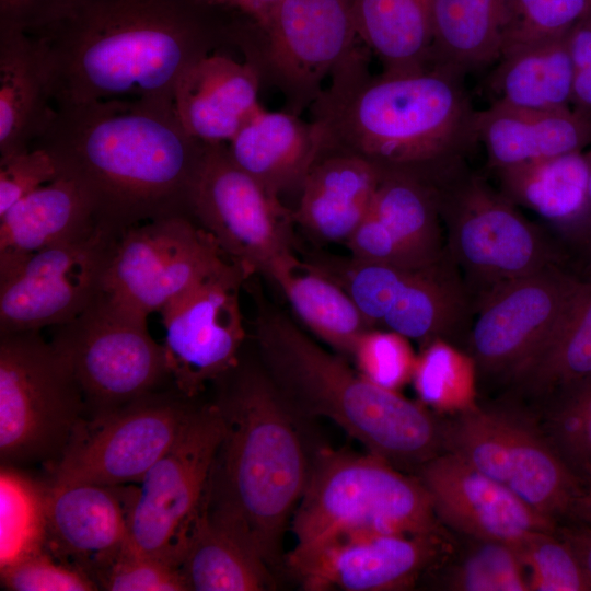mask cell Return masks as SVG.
Here are the masks:
<instances>
[{"mask_svg": "<svg viewBox=\"0 0 591 591\" xmlns=\"http://www.w3.org/2000/svg\"><path fill=\"white\" fill-rule=\"evenodd\" d=\"M235 19L202 0H74L32 35L46 48L56 107L108 99L174 103L195 62L234 48Z\"/></svg>", "mask_w": 591, "mask_h": 591, "instance_id": "6da1fadb", "label": "cell"}, {"mask_svg": "<svg viewBox=\"0 0 591 591\" xmlns=\"http://www.w3.org/2000/svg\"><path fill=\"white\" fill-rule=\"evenodd\" d=\"M34 147L85 190L99 224L120 235L148 221L189 216L207 143L188 134L172 102L108 99L57 106Z\"/></svg>", "mask_w": 591, "mask_h": 591, "instance_id": "7a4b0ae2", "label": "cell"}, {"mask_svg": "<svg viewBox=\"0 0 591 591\" xmlns=\"http://www.w3.org/2000/svg\"><path fill=\"white\" fill-rule=\"evenodd\" d=\"M359 42L309 107L323 150L360 157L382 174L414 177L433 188L466 166L479 143L462 79L445 69L374 76Z\"/></svg>", "mask_w": 591, "mask_h": 591, "instance_id": "3957f363", "label": "cell"}, {"mask_svg": "<svg viewBox=\"0 0 591 591\" xmlns=\"http://www.w3.org/2000/svg\"><path fill=\"white\" fill-rule=\"evenodd\" d=\"M215 404L223 436L209 480L208 514L273 569L311 470L294 413L270 380L250 371L239 372Z\"/></svg>", "mask_w": 591, "mask_h": 591, "instance_id": "277c9868", "label": "cell"}, {"mask_svg": "<svg viewBox=\"0 0 591 591\" xmlns=\"http://www.w3.org/2000/svg\"><path fill=\"white\" fill-rule=\"evenodd\" d=\"M257 339L269 380L293 413L329 418L397 468L415 472L444 452L442 416L372 383L285 315L262 313Z\"/></svg>", "mask_w": 591, "mask_h": 591, "instance_id": "5b68a950", "label": "cell"}, {"mask_svg": "<svg viewBox=\"0 0 591 591\" xmlns=\"http://www.w3.org/2000/svg\"><path fill=\"white\" fill-rule=\"evenodd\" d=\"M298 548L361 532L453 536L428 491L382 457L321 450L294 512Z\"/></svg>", "mask_w": 591, "mask_h": 591, "instance_id": "8992f818", "label": "cell"}, {"mask_svg": "<svg viewBox=\"0 0 591 591\" xmlns=\"http://www.w3.org/2000/svg\"><path fill=\"white\" fill-rule=\"evenodd\" d=\"M445 248L476 303L495 288L551 265H565L549 232L526 219L466 165L434 188Z\"/></svg>", "mask_w": 591, "mask_h": 591, "instance_id": "52a82bcc", "label": "cell"}, {"mask_svg": "<svg viewBox=\"0 0 591 591\" xmlns=\"http://www.w3.org/2000/svg\"><path fill=\"white\" fill-rule=\"evenodd\" d=\"M444 452H452L557 524L567 521L582 482L545 436L536 416L506 395L443 417Z\"/></svg>", "mask_w": 591, "mask_h": 591, "instance_id": "ba28073f", "label": "cell"}, {"mask_svg": "<svg viewBox=\"0 0 591 591\" xmlns=\"http://www.w3.org/2000/svg\"><path fill=\"white\" fill-rule=\"evenodd\" d=\"M359 42L354 0H279L262 22L239 14L233 28L234 48L296 115Z\"/></svg>", "mask_w": 591, "mask_h": 591, "instance_id": "9c48e42d", "label": "cell"}, {"mask_svg": "<svg viewBox=\"0 0 591 591\" xmlns=\"http://www.w3.org/2000/svg\"><path fill=\"white\" fill-rule=\"evenodd\" d=\"M318 266L346 290L370 327L422 346L443 339L463 349L475 301L447 248L436 262L416 268L354 257Z\"/></svg>", "mask_w": 591, "mask_h": 591, "instance_id": "30bf717a", "label": "cell"}, {"mask_svg": "<svg viewBox=\"0 0 591 591\" xmlns=\"http://www.w3.org/2000/svg\"><path fill=\"white\" fill-rule=\"evenodd\" d=\"M84 405L68 363L39 331L0 334L2 461L56 460Z\"/></svg>", "mask_w": 591, "mask_h": 591, "instance_id": "8fae6325", "label": "cell"}, {"mask_svg": "<svg viewBox=\"0 0 591 591\" xmlns=\"http://www.w3.org/2000/svg\"><path fill=\"white\" fill-rule=\"evenodd\" d=\"M222 436L223 419L216 404L189 410L173 444L136 488L128 551L178 568L207 505Z\"/></svg>", "mask_w": 591, "mask_h": 591, "instance_id": "7c38bea8", "label": "cell"}, {"mask_svg": "<svg viewBox=\"0 0 591 591\" xmlns=\"http://www.w3.org/2000/svg\"><path fill=\"white\" fill-rule=\"evenodd\" d=\"M147 318L102 292L56 326L51 343L96 412L143 397L169 376L163 346L151 337Z\"/></svg>", "mask_w": 591, "mask_h": 591, "instance_id": "4fadbf2b", "label": "cell"}, {"mask_svg": "<svg viewBox=\"0 0 591 591\" xmlns=\"http://www.w3.org/2000/svg\"><path fill=\"white\" fill-rule=\"evenodd\" d=\"M229 260L211 234L190 216L148 221L118 237L103 293L148 317Z\"/></svg>", "mask_w": 591, "mask_h": 591, "instance_id": "5bb4252c", "label": "cell"}, {"mask_svg": "<svg viewBox=\"0 0 591 591\" xmlns=\"http://www.w3.org/2000/svg\"><path fill=\"white\" fill-rule=\"evenodd\" d=\"M584 283L572 269L556 264L484 296L476 303L463 346L474 361L478 384L507 386Z\"/></svg>", "mask_w": 591, "mask_h": 591, "instance_id": "9a60e30c", "label": "cell"}, {"mask_svg": "<svg viewBox=\"0 0 591 591\" xmlns=\"http://www.w3.org/2000/svg\"><path fill=\"white\" fill-rule=\"evenodd\" d=\"M189 216L248 276L265 273L276 257L291 251L293 211L241 170L225 144H207L190 189Z\"/></svg>", "mask_w": 591, "mask_h": 591, "instance_id": "2e32d148", "label": "cell"}, {"mask_svg": "<svg viewBox=\"0 0 591 591\" xmlns=\"http://www.w3.org/2000/svg\"><path fill=\"white\" fill-rule=\"evenodd\" d=\"M189 408L151 393L81 419L53 465V482L139 483L178 436Z\"/></svg>", "mask_w": 591, "mask_h": 591, "instance_id": "e0dca14e", "label": "cell"}, {"mask_svg": "<svg viewBox=\"0 0 591 591\" xmlns=\"http://www.w3.org/2000/svg\"><path fill=\"white\" fill-rule=\"evenodd\" d=\"M120 235L103 227L28 256L0 276V334L65 324L102 292Z\"/></svg>", "mask_w": 591, "mask_h": 591, "instance_id": "ac0fdd59", "label": "cell"}, {"mask_svg": "<svg viewBox=\"0 0 591 591\" xmlns=\"http://www.w3.org/2000/svg\"><path fill=\"white\" fill-rule=\"evenodd\" d=\"M247 273L229 260L161 311L169 376L185 396L237 366L245 338L240 290Z\"/></svg>", "mask_w": 591, "mask_h": 591, "instance_id": "d6986e66", "label": "cell"}, {"mask_svg": "<svg viewBox=\"0 0 591 591\" xmlns=\"http://www.w3.org/2000/svg\"><path fill=\"white\" fill-rule=\"evenodd\" d=\"M454 543V535L361 532L294 547L286 564L310 591L406 590L434 568Z\"/></svg>", "mask_w": 591, "mask_h": 591, "instance_id": "ffe728a7", "label": "cell"}, {"mask_svg": "<svg viewBox=\"0 0 591 591\" xmlns=\"http://www.w3.org/2000/svg\"><path fill=\"white\" fill-rule=\"evenodd\" d=\"M415 473L452 534L515 545L532 533L557 530L556 522L452 452H442Z\"/></svg>", "mask_w": 591, "mask_h": 591, "instance_id": "44dd1931", "label": "cell"}, {"mask_svg": "<svg viewBox=\"0 0 591 591\" xmlns=\"http://www.w3.org/2000/svg\"><path fill=\"white\" fill-rule=\"evenodd\" d=\"M135 491L121 485L53 482L46 487V549L97 583L127 549Z\"/></svg>", "mask_w": 591, "mask_h": 591, "instance_id": "7402d4cb", "label": "cell"}, {"mask_svg": "<svg viewBox=\"0 0 591 591\" xmlns=\"http://www.w3.org/2000/svg\"><path fill=\"white\" fill-rule=\"evenodd\" d=\"M436 189L414 177L382 174L371 206L346 242L354 258L424 267L445 252Z\"/></svg>", "mask_w": 591, "mask_h": 591, "instance_id": "603a6c76", "label": "cell"}, {"mask_svg": "<svg viewBox=\"0 0 591 591\" xmlns=\"http://www.w3.org/2000/svg\"><path fill=\"white\" fill-rule=\"evenodd\" d=\"M262 81L245 60L217 50L179 79L174 106L184 128L207 144H227L260 108Z\"/></svg>", "mask_w": 591, "mask_h": 591, "instance_id": "cb8c5ba5", "label": "cell"}, {"mask_svg": "<svg viewBox=\"0 0 591 591\" xmlns=\"http://www.w3.org/2000/svg\"><path fill=\"white\" fill-rule=\"evenodd\" d=\"M56 113L50 63L43 42L0 26V158L27 151Z\"/></svg>", "mask_w": 591, "mask_h": 591, "instance_id": "d4e9b609", "label": "cell"}, {"mask_svg": "<svg viewBox=\"0 0 591 591\" xmlns=\"http://www.w3.org/2000/svg\"><path fill=\"white\" fill-rule=\"evenodd\" d=\"M225 146L241 170L280 197L300 192L322 153L323 138L312 119L260 107Z\"/></svg>", "mask_w": 591, "mask_h": 591, "instance_id": "484cf974", "label": "cell"}, {"mask_svg": "<svg viewBox=\"0 0 591 591\" xmlns=\"http://www.w3.org/2000/svg\"><path fill=\"white\" fill-rule=\"evenodd\" d=\"M99 227L85 190L59 175L0 215V276L34 253L81 239Z\"/></svg>", "mask_w": 591, "mask_h": 591, "instance_id": "4316f807", "label": "cell"}, {"mask_svg": "<svg viewBox=\"0 0 591 591\" xmlns=\"http://www.w3.org/2000/svg\"><path fill=\"white\" fill-rule=\"evenodd\" d=\"M475 127L495 171L582 151L591 143V112L572 105L551 111L489 105L476 111Z\"/></svg>", "mask_w": 591, "mask_h": 591, "instance_id": "83f0119b", "label": "cell"}, {"mask_svg": "<svg viewBox=\"0 0 591 591\" xmlns=\"http://www.w3.org/2000/svg\"><path fill=\"white\" fill-rule=\"evenodd\" d=\"M382 173L367 160L322 152L300 189L293 219L329 242H347L366 217Z\"/></svg>", "mask_w": 591, "mask_h": 591, "instance_id": "f1b7e54d", "label": "cell"}, {"mask_svg": "<svg viewBox=\"0 0 591 591\" xmlns=\"http://www.w3.org/2000/svg\"><path fill=\"white\" fill-rule=\"evenodd\" d=\"M591 376V280L507 384V395L534 409Z\"/></svg>", "mask_w": 591, "mask_h": 591, "instance_id": "f546056e", "label": "cell"}, {"mask_svg": "<svg viewBox=\"0 0 591 591\" xmlns=\"http://www.w3.org/2000/svg\"><path fill=\"white\" fill-rule=\"evenodd\" d=\"M567 33L502 54L484 82L490 105L529 111L571 106L575 69Z\"/></svg>", "mask_w": 591, "mask_h": 591, "instance_id": "4dcf8cb0", "label": "cell"}, {"mask_svg": "<svg viewBox=\"0 0 591 591\" xmlns=\"http://www.w3.org/2000/svg\"><path fill=\"white\" fill-rule=\"evenodd\" d=\"M264 274L275 280L301 321L338 351L351 355L360 335L372 328L337 281L316 265L299 260L292 250L276 257Z\"/></svg>", "mask_w": 591, "mask_h": 591, "instance_id": "1f68e13d", "label": "cell"}, {"mask_svg": "<svg viewBox=\"0 0 591 591\" xmlns=\"http://www.w3.org/2000/svg\"><path fill=\"white\" fill-rule=\"evenodd\" d=\"M509 0H431V66L460 77L501 56Z\"/></svg>", "mask_w": 591, "mask_h": 591, "instance_id": "d6a6232c", "label": "cell"}, {"mask_svg": "<svg viewBox=\"0 0 591 591\" xmlns=\"http://www.w3.org/2000/svg\"><path fill=\"white\" fill-rule=\"evenodd\" d=\"M354 18L358 38L383 73L431 67V0H354Z\"/></svg>", "mask_w": 591, "mask_h": 591, "instance_id": "836d02e7", "label": "cell"}, {"mask_svg": "<svg viewBox=\"0 0 591 591\" xmlns=\"http://www.w3.org/2000/svg\"><path fill=\"white\" fill-rule=\"evenodd\" d=\"M590 153L577 151L497 170L500 192L544 219L556 239L579 215L586 198Z\"/></svg>", "mask_w": 591, "mask_h": 591, "instance_id": "e575fe53", "label": "cell"}, {"mask_svg": "<svg viewBox=\"0 0 591 591\" xmlns=\"http://www.w3.org/2000/svg\"><path fill=\"white\" fill-rule=\"evenodd\" d=\"M178 569L187 590L260 591L274 587L267 564L237 535L213 521L207 505Z\"/></svg>", "mask_w": 591, "mask_h": 591, "instance_id": "d590c367", "label": "cell"}, {"mask_svg": "<svg viewBox=\"0 0 591 591\" xmlns=\"http://www.w3.org/2000/svg\"><path fill=\"white\" fill-rule=\"evenodd\" d=\"M429 572L451 591H530L526 571L513 544L460 536Z\"/></svg>", "mask_w": 591, "mask_h": 591, "instance_id": "8d00e7d4", "label": "cell"}, {"mask_svg": "<svg viewBox=\"0 0 591 591\" xmlns=\"http://www.w3.org/2000/svg\"><path fill=\"white\" fill-rule=\"evenodd\" d=\"M419 402L442 417L465 412L478 403V382L473 359L443 339L422 346L412 376Z\"/></svg>", "mask_w": 591, "mask_h": 591, "instance_id": "74e56055", "label": "cell"}, {"mask_svg": "<svg viewBox=\"0 0 591 591\" xmlns=\"http://www.w3.org/2000/svg\"><path fill=\"white\" fill-rule=\"evenodd\" d=\"M46 487L13 467L0 472V570L46 549Z\"/></svg>", "mask_w": 591, "mask_h": 591, "instance_id": "f35d334b", "label": "cell"}, {"mask_svg": "<svg viewBox=\"0 0 591 591\" xmlns=\"http://www.w3.org/2000/svg\"><path fill=\"white\" fill-rule=\"evenodd\" d=\"M551 444L583 483L591 479V376L531 409Z\"/></svg>", "mask_w": 591, "mask_h": 591, "instance_id": "ab89813d", "label": "cell"}, {"mask_svg": "<svg viewBox=\"0 0 591 591\" xmlns=\"http://www.w3.org/2000/svg\"><path fill=\"white\" fill-rule=\"evenodd\" d=\"M514 546L530 591H591L577 555L557 530L532 533Z\"/></svg>", "mask_w": 591, "mask_h": 591, "instance_id": "60d3db41", "label": "cell"}, {"mask_svg": "<svg viewBox=\"0 0 591 591\" xmlns=\"http://www.w3.org/2000/svg\"><path fill=\"white\" fill-rule=\"evenodd\" d=\"M591 12V0H509L501 55L566 34Z\"/></svg>", "mask_w": 591, "mask_h": 591, "instance_id": "b9f144b4", "label": "cell"}, {"mask_svg": "<svg viewBox=\"0 0 591 591\" xmlns=\"http://www.w3.org/2000/svg\"><path fill=\"white\" fill-rule=\"evenodd\" d=\"M351 356L360 374L383 389L396 392L412 381L417 358L408 338L375 328L360 335Z\"/></svg>", "mask_w": 591, "mask_h": 591, "instance_id": "7bdbcfd3", "label": "cell"}, {"mask_svg": "<svg viewBox=\"0 0 591 591\" xmlns=\"http://www.w3.org/2000/svg\"><path fill=\"white\" fill-rule=\"evenodd\" d=\"M1 571L2 584L13 591H91L97 583L47 549Z\"/></svg>", "mask_w": 591, "mask_h": 591, "instance_id": "ee69618b", "label": "cell"}, {"mask_svg": "<svg viewBox=\"0 0 591 591\" xmlns=\"http://www.w3.org/2000/svg\"><path fill=\"white\" fill-rule=\"evenodd\" d=\"M109 591H186L179 569L160 559L126 549L99 578Z\"/></svg>", "mask_w": 591, "mask_h": 591, "instance_id": "f6af8a7d", "label": "cell"}, {"mask_svg": "<svg viewBox=\"0 0 591 591\" xmlns=\"http://www.w3.org/2000/svg\"><path fill=\"white\" fill-rule=\"evenodd\" d=\"M58 176L54 158L40 147L0 158V215Z\"/></svg>", "mask_w": 591, "mask_h": 591, "instance_id": "bcb514c9", "label": "cell"}, {"mask_svg": "<svg viewBox=\"0 0 591 591\" xmlns=\"http://www.w3.org/2000/svg\"><path fill=\"white\" fill-rule=\"evenodd\" d=\"M74 0H0V26L34 33L58 20Z\"/></svg>", "mask_w": 591, "mask_h": 591, "instance_id": "7dc6e473", "label": "cell"}, {"mask_svg": "<svg viewBox=\"0 0 591 591\" xmlns=\"http://www.w3.org/2000/svg\"><path fill=\"white\" fill-rule=\"evenodd\" d=\"M589 153V174L583 206L575 220L557 237L567 266L576 273L591 257V150Z\"/></svg>", "mask_w": 591, "mask_h": 591, "instance_id": "c3c4849f", "label": "cell"}, {"mask_svg": "<svg viewBox=\"0 0 591 591\" xmlns=\"http://www.w3.org/2000/svg\"><path fill=\"white\" fill-rule=\"evenodd\" d=\"M567 44L573 69H591V12L568 31Z\"/></svg>", "mask_w": 591, "mask_h": 591, "instance_id": "681fc988", "label": "cell"}, {"mask_svg": "<svg viewBox=\"0 0 591 591\" xmlns=\"http://www.w3.org/2000/svg\"><path fill=\"white\" fill-rule=\"evenodd\" d=\"M557 533L569 543L591 583V526L565 522L557 525Z\"/></svg>", "mask_w": 591, "mask_h": 591, "instance_id": "f907efd6", "label": "cell"}, {"mask_svg": "<svg viewBox=\"0 0 591 591\" xmlns=\"http://www.w3.org/2000/svg\"><path fill=\"white\" fill-rule=\"evenodd\" d=\"M211 5L237 13L253 22H262L279 0H202Z\"/></svg>", "mask_w": 591, "mask_h": 591, "instance_id": "816d5d0a", "label": "cell"}, {"mask_svg": "<svg viewBox=\"0 0 591 591\" xmlns=\"http://www.w3.org/2000/svg\"><path fill=\"white\" fill-rule=\"evenodd\" d=\"M565 522L591 526V479L583 483L581 493L575 501L570 514Z\"/></svg>", "mask_w": 591, "mask_h": 591, "instance_id": "f5cc1de1", "label": "cell"}, {"mask_svg": "<svg viewBox=\"0 0 591 591\" xmlns=\"http://www.w3.org/2000/svg\"><path fill=\"white\" fill-rule=\"evenodd\" d=\"M577 274L587 280H591V257L579 268Z\"/></svg>", "mask_w": 591, "mask_h": 591, "instance_id": "db71d44e", "label": "cell"}]
</instances>
